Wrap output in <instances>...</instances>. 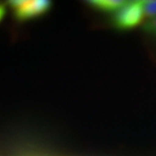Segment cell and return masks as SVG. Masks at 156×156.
Here are the masks:
<instances>
[{"label": "cell", "instance_id": "cell-1", "mask_svg": "<svg viewBox=\"0 0 156 156\" xmlns=\"http://www.w3.org/2000/svg\"><path fill=\"white\" fill-rule=\"evenodd\" d=\"M145 19L142 1L127 2L112 15L110 24L115 30L124 32L139 26Z\"/></svg>", "mask_w": 156, "mask_h": 156}, {"label": "cell", "instance_id": "cell-2", "mask_svg": "<svg viewBox=\"0 0 156 156\" xmlns=\"http://www.w3.org/2000/svg\"><path fill=\"white\" fill-rule=\"evenodd\" d=\"M51 7L52 3L46 0L25 1L22 6L12 11L15 20L23 23L44 16L48 13Z\"/></svg>", "mask_w": 156, "mask_h": 156}, {"label": "cell", "instance_id": "cell-3", "mask_svg": "<svg viewBox=\"0 0 156 156\" xmlns=\"http://www.w3.org/2000/svg\"><path fill=\"white\" fill-rule=\"evenodd\" d=\"M126 2H127L120 0H91L87 4L90 8L99 12L114 15Z\"/></svg>", "mask_w": 156, "mask_h": 156}, {"label": "cell", "instance_id": "cell-4", "mask_svg": "<svg viewBox=\"0 0 156 156\" xmlns=\"http://www.w3.org/2000/svg\"><path fill=\"white\" fill-rule=\"evenodd\" d=\"M142 32L145 40L151 48H156V17L147 20L142 25Z\"/></svg>", "mask_w": 156, "mask_h": 156}, {"label": "cell", "instance_id": "cell-5", "mask_svg": "<svg viewBox=\"0 0 156 156\" xmlns=\"http://www.w3.org/2000/svg\"><path fill=\"white\" fill-rule=\"evenodd\" d=\"M145 18L151 20L156 17V0L142 1Z\"/></svg>", "mask_w": 156, "mask_h": 156}, {"label": "cell", "instance_id": "cell-6", "mask_svg": "<svg viewBox=\"0 0 156 156\" xmlns=\"http://www.w3.org/2000/svg\"><path fill=\"white\" fill-rule=\"evenodd\" d=\"M7 13V7L4 4H0V23L3 20Z\"/></svg>", "mask_w": 156, "mask_h": 156}, {"label": "cell", "instance_id": "cell-7", "mask_svg": "<svg viewBox=\"0 0 156 156\" xmlns=\"http://www.w3.org/2000/svg\"><path fill=\"white\" fill-rule=\"evenodd\" d=\"M27 156H40V155H27Z\"/></svg>", "mask_w": 156, "mask_h": 156}]
</instances>
